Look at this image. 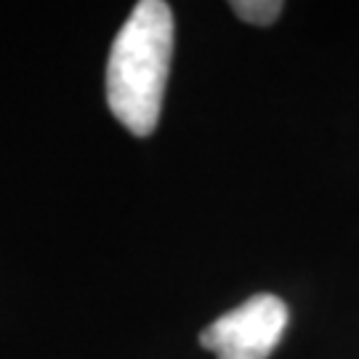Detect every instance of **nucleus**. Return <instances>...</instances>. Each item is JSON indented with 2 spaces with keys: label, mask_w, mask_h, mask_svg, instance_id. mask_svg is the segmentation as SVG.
Instances as JSON below:
<instances>
[{
  "label": "nucleus",
  "mask_w": 359,
  "mask_h": 359,
  "mask_svg": "<svg viewBox=\"0 0 359 359\" xmlns=\"http://www.w3.org/2000/svg\"><path fill=\"white\" fill-rule=\"evenodd\" d=\"M287 306L271 293L250 295L245 304L210 322L200 344L218 359H266L283 341Z\"/></svg>",
  "instance_id": "2"
},
{
  "label": "nucleus",
  "mask_w": 359,
  "mask_h": 359,
  "mask_svg": "<svg viewBox=\"0 0 359 359\" xmlns=\"http://www.w3.org/2000/svg\"><path fill=\"white\" fill-rule=\"evenodd\" d=\"M283 3L280 0H234L231 11L237 13L243 22L256 27H266L277 22V16L283 13Z\"/></svg>",
  "instance_id": "3"
},
{
  "label": "nucleus",
  "mask_w": 359,
  "mask_h": 359,
  "mask_svg": "<svg viewBox=\"0 0 359 359\" xmlns=\"http://www.w3.org/2000/svg\"><path fill=\"white\" fill-rule=\"evenodd\" d=\"M173 59V11L165 0H142L120 27L107 62V104L133 133L149 136L160 123Z\"/></svg>",
  "instance_id": "1"
}]
</instances>
